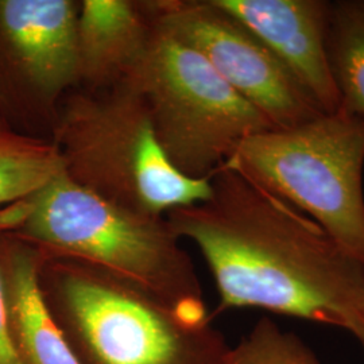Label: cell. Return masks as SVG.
<instances>
[{"mask_svg":"<svg viewBox=\"0 0 364 364\" xmlns=\"http://www.w3.org/2000/svg\"><path fill=\"white\" fill-rule=\"evenodd\" d=\"M77 0H0V120L52 141L66 95L77 85Z\"/></svg>","mask_w":364,"mask_h":364,"instance_id":"7","label":"cell"},{"mask_svg":"<svg viewBox=\"0 0 364 364\" xmlns=\"http://www.w3.org/2000/svg\"><path fill=\"white\" fill-rule=\"evenodd\" d=\"M38 285L80 364H224L230 351L210 317L88 263L42 254Z\"/></svg>","mask_w":364,"mask_h":364,"instance_id":"3","label":"cell"},{"mask_svg":"<svg viewBox=\"0 0 364 364\" xmlns=\"http://www.w3.org/2000/svg\"><path fill=\"white\" fill-rule=\"evenodd\" d=\"M52 142L70 181L132 212L166 216L212 192L210 180L188 178L170 165L142 96L127 84L69 92Z\"/></svg>","mask_w":364,"mask_h":364,"instance_id":"4","label":"cell"},{"mask_svg":"<svg viewBox=\"0 0 364 364\" xmlns=\"http://www.w3.org/2000/svg\"><path fill=\"white\" fill-rule=\"evenodd\" d=\"M224 364H321L309 347L294 333L269 318H262L234 348Z\"/></svg>","mask_w":364,"mask_h":364,"instance_id":"14","label":"cell"},{"mask_svg":"<svg viewBox=\"0 0 364 364\" xmlns=\"http://www.w3.org/2000/svg\"><path fill=\"white\" fill-rule=\"evenodd\" d=\"M258 36L287 66L323 114L341 107L329 64L326 34L331 1L216 0Z\"/></svg>","mask_w":364,"mask_h":364,"instance_id":"9","label":"cell"},{"mask_svg":"<svg viewBox=\"0 0 364 364\" xmlns=\"http://www.w3.org/2000/svg\"><path fill=\"white\" fill-rule=\"evenodd\" d=\"M225 166L308 215L364 266V117L340 108L251 135Z\"/></svg>","mask_w":364,"mask_h":364,"instance_id":"5","label":"cell"},{"mask_svg":"<svg viewBox=\"0 0 364 364\" xmlns=\"http://www.w3.org/2000/svg\"><path fill=\"white\" fill-rule=\"evenodd\" d=\"M61 173L52 141L19 134L0 120V208L38 192Z\"/></svg>","mask_w":364,"mask_h":364,"instance_id":"13","label":"cell"},{"mask_svg":"<svg viewBox=\"0 0 364 364\" xmlns=\"http://www.w3.org/2000/svg\"><path fill=\"white\" fill-rule=\"evenodd\" d=\"M326 45L340 108L364 117V0L331 1Z\"/></svg>","mask_w":364,"mask_h":364,"instance_id":"12","label":"cell"},{"mask_svg":"<svg viewBox=\"0 0 364 364\" xmlns=\"http://www.w3.org/2000/svg\"><path fill=\"white\" fill-rule=\"evenodd\" d=\"M41 259L34 246L0 231V277L16 351L22 364H80L42 299Z\"/></svg>","mask_w":364,"mask_h":364,"instance_id":"11","label":"cell"},{"mask_svg":"<svg viewBox=\"0 0 364 364\" xmlns=\"http://www.w3.org/2000/svg\"><path fill=\"white\" fill-rule=\"evenodd\" d=\"M153 30L142 0H81L75 26L76 88L103 91L124 84Z\"/></svg>","mask_w":364,"mask_h":364,"instance_id":"10","label":"cell"},{"mask_svg":"<svg viewBox=\"0 0 364 364\" xmlns=\"http://www.w3.org/2000/svg\"><path fill=\"white\" fill-rule=\"evenodd\" d=\"M151 22L198 54L274 129L323 115L277 55L216 0H142Z\"/></svg>","mask_w":364,"mask_h":364,"instance_id":"8","label":"cell"},{"mask_svg":"<svg viewBox=\"0 0 364 364\" xmlns=\"http://www.w3.org/2000/svg\"><path fill=\"white\" fill-rule=\"evenodd\" d=\"M207 200L166 213L219 291L218 313L255 308L336 326L364 346V266L285 200L228 166Z\"/></svg>","mask_w":364,"mask_h":364,"instance_id":"1","label":"cell"},{"mask_svg":"<svg viewBox=\"0 0 364 364\" xmlns=\"http://www.w3.org/2000/svg\"><path fill=\"white\" fill-rule=\"evenodd\" d=\"M0 231L48 257L114 274L188 316L209 317L193 260L166 216L108 203L64 171L38 192L0 208Z\"/></svg>","mask_w":364,"mask_h":364,"instance_id":"2","label":"cell"},{"mask_svg":"<svg viewBox=\"0 0 364 364\" xmlns=\"http://www.w3.org/2000/svg\"><path fill=\"white\" fill-rule=\"evenodd\" d=\"M124 84L142 96L170 165L192 180H210L245 139L274 129L201 54L156 25Z\"/></svg>","mask_w":364,"mask_h":364,"instance_id":"6","label":"cell"},{"mask_svg":"<svg viewBox=\"0 0 364 364\" xmlns=\"http://www.w3.org/2000/svg\"><path fill=\"white\" fill-rule=\"evenodd\" d=\"M0 364H22L18 355L9 321L4 290L0 277Z\"/></svg>","mask_w":364,"mask_h":364,"instance_id":"15","label":"cell"}]
</instances>
